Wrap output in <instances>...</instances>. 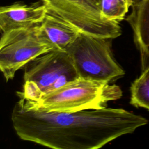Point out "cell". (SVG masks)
I'll return each instance as SVG.
<instances>
[{
	"mask_svg": "<svg viewBox=\"0 0 149 149\" xmlns=\"http://www.w3.org/2000/svg\"><path fill=\"white\" fill-rule=\"evenodd\" d=\"M11 116L22 140L55 149H97L148 123L145 118L122 108L76 112H46L20 93Z\"/></svg>",
	"mask_w": 149,
	"mask_h": 149,
	"instance_id": "6da1fadb",
	"label": "cell"
},
{
	"mask_svg": "<svg viewBox=\"0 0 149 149\" xmlns=\"http://www.w3.org/2000/svg\"><path fill=\"white\" fill-rule=\"evenodd\" d=\"M122 96V91L116 84L79 77L44 94L38 102L29 101L46 112H76L105 108L108 102Z\"/></svg>",
	"mask_w": 149,
	"mask_h": 149,
	"instance_id": "7a4b0ae2",
	"label": "cell"
},
{
	"mask_svg": "<svg viewBox=\"0 0 149 149\" xmlns=\"http://www.w3.org/2000/svg\"><path fill=\"white\" fill-rule=\"evenodd\" d=\"M110 40L80 33L66 47L79 77L111 83L124 76L113 58Z\"/></svg>",
	"mask_w": 149,
	"mask_h": 149,
	"instance_id": "3957f363",
	"label": "cell"
},
{
	"mask_svg": "<svg viewBox=\"0 0 149 149\" xmlns=\"http://www.w3.org/2000/svg\"><path fill=\"white\" fill-rule=\"evenodd\" d=\"M48 13L63 20L80 33L113 39L122 34L119 22L102 15L93 0H40Z\"/></svg>",
	"mask_w": 149,
	"mask_h": 149,
	"instance_id": "277c9868",
	"label": "cell"
},
{
	"mask_svg": "<svg viewBox=\"0 0 149 149\" xmlns=\"http://www.w3.org/2000/svg\"><path fill=\"white\" fill-rule=\"evenodd\" d=\"M39 25L2 33L0 69L6 81L12 79L19 69L36 57L55 49L40 36Z\"/></svg>",
	"mask_w": 149,
	"mask_h": 149,
	"instance_id": "5b68a950",
	"label": "cell"
},
{
	"mask_svg": "<svg viewBox=\"0 0 149 149\" xmlns=\"http://www.w3.org/2000/svg\"><path fill=\"white\" fill-rule=\"evenodd\" d=\"M24 81H35L44 94L79 78L73 61L65 49L44 53L24 67Z\"/></svg>",
	"mask_w": 149,
	"mask_h": 149,
	"instance_id": "8992f818",
	"label": "cell"
},
{
	"mask_svg": "<svg viewBox=\"0 0 149 149\" xmlns=\"http://www.w3.org/2000/svg\"><path fill=\"white\" fill-rule=\"evenodd\" d=\"M48 10L44 5H30L17 2L0 8V29L2 33L16 29L40 24Z\"/></svg>",
	"mask_w": 149,
	"mask_h": 149,
	"instance_id": "52a82bcc",
	"label": "cell"
},
{
	"mask_svg": "<svg viewBox=\"0 0 149 149\" xmlns=\"http://www.w3.org/2000/svg\"><path fill=\"white\" fill-rule=\"evenodd\" d=\"M131 7L132 12L125 19L133 30L143 71L149 67V0H135Z\"/></svg>",
	"mask_w": 149,
	"mask_h": 149,
	"instance_id": "ba28073f",
	"label": "cell"
},
{
	"mask_svg": "<svg viewBox=\"0 0 149 149\" xmlns=\"http://www.w3.org/2000/svg\"><path fill=\"white\" fill-rule=\"evenodd\" d=\"M39 34L55 49H65L80 33L59 17L48 13L38 27Z\"/></svg>",
	"mask_w": 149,
	"mask_h": 149,
	"instance_id": "9c48e42d",
	"label": "cell"
},
{
	"mask_svg": "<svg viewBox=\"0 0 149 149\" xmlns=\"http://www.w3.org/2000/svg\"><path fill=\"white\" fill-rule=\"evenodd\" d=\"M130 93V104L149 111V67L132 83Z\"/></svg>",
	"mask_w": 149,
	"mask_h": 149,
	"instance_id": "30bf717a",
	"label": "cell"
},
{
	"mask_svg": "<svg viewBox=\"0 0 149 149\" xmlns=\"http://www.w3.org/2000/svg\"><path fill=\"white\" fill-rule=\"evenodd\" d=\"M97 5L105 18L119 22L125 19L130 8L126 0H98Z\"/></svg>",
	"mask_w": 149,
	"mask_h": 149,
	"instance_id": "8fae6325",
	"label": "cell"
},
{
	"mask_svg": "<svg viewBox=\"0 0 149 149\" xmlns=\"http://www.w3.org/2000/svg\"><path fill=\"white\" fill-rule=\"evenodd\" d=\"M19 93L27 100L31 102H38L44 93L38 85L33 80L24 81L23 92Z\"/></svg>",
	"mask_w": 149,
	"mask_h": 149,
	"instance_id": "7c38bea8",
	"label": "cell"
},
{
	"mask_svg": "<svg viewBox=\"0 0 149 149\" xmlns=\"http://www.w3.org/2000/svg\"><path fill=\"white\" fill-rule=\"evenodd\" d=\"M97 5L98 4V0H93ZM126 2H127V3L129 4V5L130 6V7H131L132 6V5L133 4L135 0H126Z\"/></svg>",
	"mask_w": 149,
	"mask_h": 149,
	"instance_id": "4fadbf2b",
	"label": "cell"
}]
</instances>
